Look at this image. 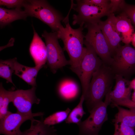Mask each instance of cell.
<instances>
[{
  "mask_svg": "<svg viewBox=\"0 0 135 135\" xmlns=\"http://www.w3.org/2000/svg\"><path fill=\"white\" fill-rule=\"evenodd\" d=\"M130 20L135 28V5L125 3L122 10Z\"/></svg>",
  "mask_w": 135,
  "mask_h": 135,
  "instance_id": "cell-27",
  "label": "cell"
},
{
  "mask_svg": "<svg viewBox=\"0 0 135 135\" xmlns=\"http://www.w3.org/2000/svg\"><path fill=\"white\" fill-rule=\"evenodd\" d=\"M76 2V4L72 2L71 5L72 8L78 13L77 14L73 15V25H84L87 23L98 24L102 17L110 14L109 6L99 7L86 4L80 0Z\"/></svg>",
  "mask_w": 135,
  "mask_h": 135,
  "instance_id": "cell-7",
  "label": "cell"
},
{
  "mask_svg": "<svg viewBox=\"0 0 135 135\" xmlns=\"http://www.w3.org/2000/svg\"><path fill=\"white\" fill-rule=\"evenodd\" d=\"M115 130L113 135H135L134 128L121 122L114 123Z\"/></svg>",
  "mask_w": 135,
  "mask_h": 135,
  "instance_id": "cell-25",
  "label": "cell"
},
{
  "mask_svg": "<svg viewBox=\"0 0 135 135\" xmlns=\"http://www.w3.org/2000/svg\"><path fill=\"white\" fill-rule=\"evenodd\" d=\"M110 15L116 29L122 35L121 41L125 44H130L134 33V28L130 20L123 12L116 16L114 14Z\"/></svg>",
  "mask_w": 135,
  "mask_h": 135,
  "instance_id": "cell-12",
  "label": "cell"
},
{
  "mask_svg": "<svg viewBox=\"0 0 135 135\" xmlns=\"http://www.w3.org/2000/svg\"><path fill=\"white\" fill-rule=\"evenodd\" d=\"M71 111L69 108H68L64 110L56 112L44 119V123L50 126L61 123L65 121Z\"/></svg>",
  "mask_w": 135,
  "mask_h": 135,
  "instance_id": "cell-24",
  "label": "cell"
},
{
  "mask_svg": "<svg viewBox=\"0 0 135 135\" xmlns=\"http://www.w3.org/2000/svg\"><path fill=\"white\" fill-rule=\"evenodd\" d=\"M36 87L32 86L28 90H18L13 91L12 102L17 112L25 114L32 113V108L33 104H38L40 101L36 96Z\"/></svg>",
  "mask_w": 135,
  "mask_h": 135,
  "instance_id": "cell-11",
  "label": "cell"
},
{
  "mask_svg": "<svg viewBox=\"0 0 135 135\" xmlns=\"http://www.w3.org/2000/svg\"><path fill=\"white\" fill-rule=\"evenodd\" d=\"M84 45L86 50L81 63L78 78L82 86V95L85 97L93 74L103 62L92 47L84 40Z\"/></svg>",
  "mask_w": 135,
  "mask_h": 135,
  "instance_id": "cell-9",
  "label": "cell"
},
{
  "mask_svg": "<svg viewBox=\"0 0 135 135\" xmlns=\"http://www.w3.org/2000/svg\"><path fill=\"white\" fill-rule=\"evenodd\" d=\"M23 7L28 16L39 19L48 26L53 32H57L62 26L61 22L64 18L46 0H26Z\"/></svg>",
  "mask_w": 135,
  "mask_h": 135,
  "instance_id": "cell-3",
  "label": "cell"
},
{
  "mask_svg": "<svg viewBox=\"0 0 135 135\" xmlns=\"http://www.w3.org/2000/svg\"><path fill=\"white\" fill-rule=\"evenodd\" d=\"M112 58L110 67L114 75L129 80L135 73V48L130 44L120 45L114 51Z\"/></svg>",
  "mask_w": 135,
  "mask_h": 135,
  "instance_id": "cell-4",
  "label": "cell"
},
{
  "mask_svg": "<svg viewBox=\"0 0 135 135\" xmlns=\"http://www.w3.org/2000/svg\"><path fill=\"white\" fill-rule=\"evenodd\" d=\"M34 35L30 44L29 52L35 66L43 67L47 61L46 45L33 26Z\"/></svg>",
  "mask_w": 135,
  "mask_h": 135,
  "instance_id": "cell-15",
  "label": "cell"
},
{
  "mask_svg": "<svg viewBox=\"0 0 135 135\" xmlns=\"http://www.w3.org/2000/svg\"><path fill=\"white\" fill-rule=\"evenodd\" d=\"M43 116L40 120L32 119L31 125L28 129L22 132V135H56V130L53 126L45 124Z\"/></svg>",
  "mask_w": 135,
  "mask_h": 135,
  "instance_id": "cell-17",
  "label": "cell"
},
{
  "mask_svg": "<svg viewBox=\"0 0 135 135\" xmlns=\"http://www.w3.org/2000/svg\"><path fill=\"white\" fill-rule=\"evenodd\" d=\"M115 75L110 67L103 62L93 74L84 97L88 112L102 102L111 90Z\"/></svg>",
  "mask_w": 135,
  "mask_h": 135,
  "instance_id": "cell-2",
  "label": "cell"
},
{
  "mask_svg": "<svg viewBox=\"0 0 135 135\" xmlns=\"http://www.w3.org/2000/svg\"><path fill=\"white\" fill-rule=\"evenodd\" d=\"M42 36L46 42V62L52 72L55 74L58 69L70 65V61L66 58L64 50L59 43L57 32H48L45 30Z\"/></svg>",
  "mask_w": 135,
  "mask_h": 135,
  "instance_id": "cell-8",
  "label": "cell"
},
{
  "mask_svg": "<svg viewBox=\"0 0 135 135\" xmlns=\"http://www.w3.org/2000/svg\"><path fill=\"white\" fill-rule=\"evenodd\" d=\"M43 67L40 66L28 67L20 64L16 60L15 64L14 74L32 87H36V76L38 72Z\"/></svg>",
  "mask_w": 135,
  "mask_h": 135,
  "instance_id": "cell-16",
  "label": "cell"
},
{
  "mask_svg": "<svg viewBox=\"0 0 135 135\" xmlns=\"http://www.w3.org/2000/svg\"><path fill=\"white\" fill-rule=\"evenodd\" d=\"M28 16L26 12L21 8L10 10L0 7V27L2 28L16 20H25Z\"/></svg>",
  "mask_w": 135,
  "mask_h": 135,
  "instance_id": "cell-18",
  "label": "cell"
},
{
  "mask_svg": "<svg viewBox=\"0 0 135 135\" xmlns=\"http://www.w3.org/2000/svg\"><path fill=\"white\" fill-rule=\"evenodd\" d=\"M118 112L115 115L113 120L114 123L122 122L130 127L135 128V108L127 110L119 106H116Z\"/></svg>",
  "mask_w": 135,
  "mask_h": 135,
  "instance_id": "cell-20",
  "label": "cell"
},
{
  "mask_svg": "<svg viewBox=\"0 0 135 135\" xmlns=\"http://www.w3.org/2000/svg\"><path fill=\"white\" fill-rule=\"evenodd\" d=\"M59 95L64 100L67 101L73 100L78 96L79 88L74 82L66 80L61 83L58 88Z\"/></svg>",
  "mask_w": 135,
  "mask_h": 135,
  "instance_id": "cell-19",
  "label": "cell"
},
{
  "mask_svg": "<svg viewBox=\"0 0 135 135\" xmlns=\"http://www.w3.org/2000/svg\"><path fill=\"white\" fill-rule=\"evenodd\" d=\"M84 101V97L82 95L78 104L69 114L65 121L66 123L75 124L78 125L80 123L82 117L86 114L83 107V104Z\"/></svg>",
  "mask_w": 135,
  "mask_h": 135,
  "instance_id": "cell-23",
  "label": "cell"
},
{
  "mask_svg": "<svg viewBox=\"0 0 135 135\" xmlns=\"http://www.w3.org/2000/svg\"><path fill=\"white\" fill-rule=\"evenodd\" d=\"M84 3L90 5L101 7L109 6L110 0H82Z\"/></svg>",
  "mask_w": 135,
  "mask_h": 135,
  "instance_id": "cell-29",
  "label": "cell"
},
{
  "mask_svg": "<svg viewBox=\"0 0 135 135\" xmlns=\"http://www.w3.org/2000/svg\"><path fill=\"white\" fill-rule=\"evenodd\" d=\"M57 135V134H56V135Z\"/></svg>",
  "mask_w": 135,
  "mask_h": 135,
  "instance_id": "cell-35",
  "label": "cell"
},
{
  "mask_svg": "<svg viewBox=\"0 0 135 135\" xmlns=\"http://www.w3.org/2000/svg\"><path fill=\"white\" fill-rule=\"evenodd\" d=\"M98 24L108 44L112 56L120 45L121 37L116 29L110 15L106 20H101Z\"/></svg>",
  "mask_w": 135,
  "mask_h": 135,
  "instance_id": "cell-13",
  "label": "cell"
},
{
  "mask_svg": "<svg viewBox=\"0 0 135 135\" xmlns=\"http://www.w3.org/2000/svg\"><path fill=\"white\" fill-rule=\"evenodd\" d=\"M17 60L16 58L6 60H0V77L6 80V82H10L14 86L12 79V74L14 72L15 64Z\"/></svg>",
  "mask_w": 135,
  "mask_h": 135,
  "instance_id": "cell-22",
  "label": "cell"
},
{
  "mask_svg": "<svg viewBox=\"0 0 135 135\" xmlns=\"http://www.w3.org/2000/svg\"><path fill=\"white\" fill-rule=\"evenodd\" d=\"M44 114L42 112L25 114L10 112L0 120V134L4 135H22V132L20 128L23 123L28 120H31L34 117L43 116Z\"/></svg>",
  "mask_w": 135,
  "mask_h": 135,
  "instance_id": "cell-10",
  "label": "cell"
},
{
  "mask_svg": "<svg viewBox=\"0 0 135 135\" xmlns=\"http://www.w3.org/2000/svg\"><path fill=\"white\" fill-rule=\"evenodd\" d=\"M84 27L87 30L84 40L93 48L103 62L110 66L112 58L106 40L98 23H87Z\"/></svg>",
  "mask_w": 135,
  "mask_h": 135,
  "instance_id": "cell-6",
  "label": "cell"
},
{
  "mask_svg": "<svg viewBox=\"0 0 135 135\" xmlns=\"http://www.w3.org/2000/svg\"><path fill=\"white\" fill-rule=\"evenodd\" d=\"M132 99L131 100L132 101H135V90H134L132 94Z\"/></svg>",
  "mask_w": 135,
  "mask_h": 135,
  "instance_id": "cell-33",
  "label": "cell"
},
{
  "mask_svg": "<svg viewBox=\"0 0 135 135\" xmlns=\"http://www.w3.org/2000/svg\"><path fill=\"white\" fill-rule=\"evenodd\" d=\"M68 16L62 21L65 26H62L56 32L58 39L63 42V50L66 51L69 56L70 68L78 77L81 63L86 50V47H84V25H80L77 28H73L69 23Z\"/></svg>",
  "mask_w": 135,
  "mask_h": 135,
  "instance_id": "cell-1",
  "label": "cell"
},
{
  "mask_svg": "<svg viewBox=\"0 0 135 135\" xmlns=\"http://www.w3.org/2000/svg\"><path fill=\"white\" fill-rule=\"evenodd\" d=\"M26 0H0V5L6 6L8 8H21L23 7Z\"/></svg>",
  "mask_w": 135,
  "mask_h": 135,
  "instance_id": "cell-26",
  "label": "cell"
},
{
  "mask_svg": "<svg viewBox=\"0 0 135 135\" xmlns=\"http://www.w3.org/2000/svg\"><path fill=\"white\" fill-rule=\"evenodd\" d=\"M130 86L132 89L135 90V79L130 81Z\"/></svg>",
  "mask_w": 135,
  "mask_h": 135,
  "instance_id": "cell-31",
  "label": "cell"
},
{
  "mask_svg": "<svg viewBox=\"0 0 135 135\" xmlns=\"http://www.w3.org/2000/svg\"><path fill=\"white\" fill-rule=\"evenodd\" d=\"M111 106L113 107L118 106H122L130 108H135V101H132L131 99L111 104Z\"/></svg>",
  "mask_w": 135,
  "mask_h": 135,
  "instance_id": "cell-30",
  "label": "cell"
},
{
  "mask_svg": "<svg viewBox=\"0 0 135 135\" xmlns=\"http://www.w3.org/2000/svg\"><path fill=\"white\" fill-rule=\"evenodd\" d=\"M111 103L109 92L105 96L104 102L102 101L94 107L89 112V116L78 125V135L98 134L103 124L108 120L107 108Z\"/></svg>",
  "mask_w": 135,
  "mask_h": 135,
  "instance_id": "cell-5",
  "label": "cell"
},
{
  "mask_svg": "<svg viewBox=\"0 0 135 135\" xmlns=\"http://www.w3.org/2000/svg\"><path fill=\"white\" fill-rule=\"evenodd\" d=\"M131 42H132V45L135 47V32L132 36Z\"/></svg>",
  "mask_w": 135,
  "mask_h": 135,
  "instance_id": "cell-32",
  "label": "cell"
},
{
  "mask_svg": "<svg viewBox=\"0 0 135 135\" xmlns=\"http://www.w3.org/2000/svg\"><path fill=\"white\" fill-rule=\"evenodd\" d=\"M99 135L98 134V135Z\"/></svg>",
  "mask_w": 135,
  "mask_h": 135,
  "instance_id": "cell-34",
  "label": "cell"
},
{
  "mask_svg": "<svg viewBox=\"0 0 135 135\" xmlns=\"http://www.w3.org/2000/svg\"><path fill=\"white\" fill-rule=\"evenodd\" d=\"M109 6L110 14H114L116 11L122 10L126 3L122 0H110Z\"/></svg>",
  "mask_w": 135,
  "mask_h": 135,
  "instance_id": "cell-28",
  "label": "cell"
},
{
  "mask_svg": "<svg viewBox=\"0 0 135 135\" xmlns=\"http://www.w3.org/2000/svg\"><path fill=\"white\" fill-rule=\"evenodd\" d=\"M14 88L7 90L0 84V120L3 119L10 112L8 110L9 103L12 102Z\"/></svg>",
  "mask_w": 135,
  "mask_h": 135,
  "instance_id": "cell-21",
  "label": "cell"
},
{
  "mask_svg": "<svg viewBox=\"0 0 135 135\" xmlns=\"http://www.w3.org/2000/svg\"><path fill=\"white\" fill-rule=\"evenodd\" d=\"M116 84L114 89L109 92L111 103L130 99L132 89L130 86V81L122 76L115 75Z\"/></svg>",
  "mask_w": 135,
  "mask_h": 135,
  "instance_id": "cell-14",
  "label": "cell"
}]
</instances>
